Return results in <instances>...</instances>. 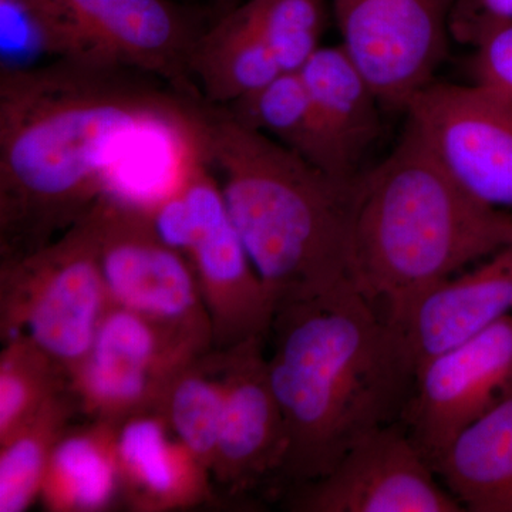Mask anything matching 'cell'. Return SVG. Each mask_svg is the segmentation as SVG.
<instances>
[{"label": "cell", "instance_id": "6da1fadb", "mask_svg": "<svg viewBox=\"0 0 512 512\" xmlns=\"http://www.w3.org/2000/svg\"><path fill=\"white\" fill-rule=\"evenodd\" d=\"M130 72L63 59L0 69V261L83 220L110 191L121 140L147 127L191 133L198 111Z\"/></svg>", "mask_w": 512, "mask_h": 512}, {"label": "cell", "instance_id": "30bf717a", "mask_svg": "<svg viewBox=\"0 0 512 512\" xmlns=\"http://www.w3.org/2000/svg\"><path fill=\"white\" fill-rule=\"evenodd\" d=\"M407 124L471 197L512 208V103L483 84L433 82L414 97Z\"/></svg>", "mask_w": 512, "mask_h": 512}, {"label": "cell", "instance_id": "7402d4cb", "mask_svg": "<svg viewBox=\"0 0 512 512\" xmlns=\"http://www.w3.org/2000/svg\"><path fill=\"white\" fill-rule=\"evenodd\" d=\"M79 410L72 390H64L0 444V512H23L39 500L53 451Z\"/></svg>", "mask_w": 512, "mask_h": 512}, {"label": "cell", "instance_id": "e0dca14e", "mask_svg": "<svg viewBox=\"0 0 512 512\" xmlns=\"http://www.w3.org/2000/svg\"><path fill=\"white\" fill-rule=\"evenodd\" d=\"M311 97L332 174L355 180L380 130L379 97L340 45L322 46L299 70Z\"/></svg>", "mask_w": 512, "mask_h": 512}, {"label": "cell", "instance_id": "5bb4252c", "mask_svg": "<svg viewBox=\"0 0 512 512\" xmlns=\"http://www.w3.org/2000/svg\"><path fill=\"white\" fill-rule=\"evenodd\" d=\"M264 342L251 339L220 350L225 400L211 477L231 495L281 474L285 463L288 437L269 380Z\"/></svg>", "mask_w": 512, "mask_h": 512}, {"label": "cell", "instance_id": "7c38bea8", "mask_svg": "<svg viewBox=\"0 0 512 512\" xmlns=\"http://www.w3.org/2000/svg\"><path fill=\"white\" fill-rule=\"evenodd\" d=\"M512 383V313L416 370L402 419L434 468L458 434L503 397Z\"/></svg>", "mask_w": 512, "mask_h": 512}, {"label": "cell", "instance_id": "9a60e30c", "mask_svg": "<svg viewBox=\"0 0 512 512\" xmlns=\"http://www.w3.org/2000/svg\"><path fill=\"white\" fill-rule=\"evenodd\" d=\"M512 313V245L431 286L396 322L414 370Z\"/></svg>", "mask_w": 512, "mask_h": 512}, {"label": "cell", "instance_id": "4316f807", "mask_svg": "<svg viewBox=\"0 0 512 512\" xmlns=\"http://www.w3.org/2000/svg\"><path fill=\"white\" fill-rule=\"evenodd\" d=\"M508 23L512 0H451V33L470 45L484 30Z\"/></svg>", "mask_w": 512, "mask_h": 512}, {"label": "cell", "instance_id": "277c9868", "mask_svg": "<svg viewBox=\"0 0 512 512\" xmlns=\"http://www.w3.org/2000/svg\"><path fill=\"white\" fill-rule=\"evenodd\" d=\"M194 137L276 309L349 281L353 181L339 180L222 109Z\"/></svg>", "mask_w": 512, "mask_h": 512}, {"label": "cell", "instance_id": "44dd1931", "mask_svg": "<svg viewBox=\"0 0 512 512\" xmlns=\"http://www.w3.org/2000/svg\"><path fill=\"white\" fill-rule=\"evenodd\" d=\"M225 383L220 350L181 367L165 386L156 413L211 473L220 436Z\"/></svg>", "mask_w": 512, "mask_h": 512}, {"label": "cell", "instance_id": "3957f363", "mask_svg": "<svg viewBox=\"0 0 512 512\" xmlns=\"http://www.w3.org/2000/svg\"><path fill=\"white\" fill-rule=\"evenodd\" d=\"M512 245V215L471 197L407 124L353 181L348 279L390 323L431 286Z\"/></svg>", "mask_w": 512, "mask_h": 512}, {"label": "cell", "instance_id": "52a82bcc", "mask_svg": "<svg viewBox=\"0 0 512 512\" xmlns=\"http://www.w3.org/2000/svg\"><path fill=\"white\" fill-rule=\"evenodd\" d=\"M175 178L188 202L184 254L194 269L211 320L214 349L266 339L276 312L229 217L217 175L202 156L194 131L177 140Z\"/></svg>", "mask_w": 512, "mask_h": 512}, {"label": "cell", "instance_id": "83f0119b", "mask_svg": "<svg viewBox=\"0 0 512 512\" xmlns=\"http://www.w3.org/2000/svg\"><path fill=\"white\" fill-rule=\"evenodd\" d=\"M239 0H217L218 6L222 9V12H228L232 8L238 5Z\"/></svg>", "mask_w": 512, "mask_h": 512}, {"label": "cell", "instance_id": "603a6c76", "mask_svg": "<svg viewBox=\"0 0 512 512\" xmlns=\"http://www.w3.org/2000/svg\"><path fill=\"white\" fill-rule=\"evenodd\" d=\"M222 110L335 177L301 73L279 74L258 92Z\"/></svg>", "mask_w": 512, "mask_h": 512}, {"label": "cell", "instance_id": "ffe728a7", "mask_svg": "<svg viewBox=\"0 0 512 512\" xmlns=\"http://www.w3.org/2000/svg\"><path fill=\"white\" fill-rule=\"evenodd\" d=\"M117 427L92 420L57 443L39 500L50 512H101L121 498Z\"/></svg>", "mask_w": 512, "mask_h": 512}, {"label": "cell", "instance_id": "2e32d148", "mask_svg": "<svg viewBox=\"0 0 512 512\" xmlns=\"http://www.w3.org/2000/svg\"><path fill=\"white\" fill-rule=\"evenodd\" d=\"M121 498L138 512L190 510L212 497L210 470L156 412L117 427Z\"/></svg>", "mask_w": 512, "mask_h": 512}, {"label": "cell", "instance_id": "484cf974", "mask_svg": "<svg viewBox=\"0 0 512 512\" xmlns=\"http://www.w3.org/2000/svg\"><path fill=\"white\" fill-rule=\"evenodd\" d=\"M474 47V83L483 84L512 103V23L484 30Z\"/></svg>", "mask_w": 512, "mask_h": 512}, {"label": "cell", "instance_id": "8fae6325", "mask_svg": "<svg viewBox=\"0 0 512 512\" xmlns=\"http://www.w3.org/2000/svg\"><path fill=\"white\" fill-rule=\"evenodd\" d=\"M436 471L397 423L373 431L325 476L296 485L298 512H461Z\"/></svg>", "mask_w": 512, "mask_h": 512}, {"label": "cell", "instance_id": "8992f818", "mask_svg": "<svg viewBox=\"0 0 512 512\" xmlns=\"http://www.w3.org/2000/svg\"><path fill=\"white\" fill-rule=\"evenodd\" d=\"M43 52L57 59L160 77L184 96L197 93L192 47L202 30L170 0H22Z\"/></svg>", "mask_w": 512, "mask_h": 512}, {"label": "cell", "instance_id": "5b68a950", "mask_svg": "<svg viewBox=\"0 0 512 512\" xmlns=\"http://www.w3.org/2000/svg\"><path fill=\"white\" fill-rule=\"evenodd\" d=\"M89 214L55 241L0 261V339H26L70 377L110 306Z\"/></svg>", "mask_w": 512, "mask_h": 512}, {"label": "cell", "instance_id": "ba28073f", "mask_svg": "<svg viewBox=\"0 0 512 512\" xmlns=\"http://www.w3.org/2000/svg\"><path fill=\"white\" fill-rule=\"evenodd\" d=\"M110 302L214 348L210 316L184 252L165 242L147 202L107 191L89 212Z\"/></svg>", "mask_w": 512, "mask_h": 512}, {"label": "cell", "instance_id": "7a4b0ae2", "mask_svg": "<svg viewBox=\"0 0 512 512\" xmlns=\"http://www.w3.org/2000/svg\"><path fill=\"white\" fill-rule=\"evenodd\" d=\"M269 336V380L288 437L281 474L292 484L325 476L403 416L416 370L399 330L349 281L279 306Z\"/></svg>", "mask_w": 512, "mask_h": 512}, {"label": "cell", "instance_id": "d4e9b609", "mask_svg": "<svg viewBox=\"0 0 512 512\" xmlns=\"http://www.w3.org/2000/svg\"><path fill=\"white\" fill-rule=\"evenodd\" d=\"M284 72H299L322 47L330 0H247L238 3Z\"/></svg>", "mask_w": 512, "mask_h": 512}, {"label": "cell", "instance_id": "ac0fdd59", "mask_svg": "<svg viewBox=\"0 0 512 512\" xmlns=\"http://www.w3.org/2000/svg\"><path fill=\"white\" fill-rule=\"evenodd\" d=\"M434 471L464 511L512 512V383L448 444Z\"/></svg>", "mask_w": 512, "mask_h": 512}, {"label": "cell", "instance_id": "9c48e42d", "mask_svg": "<svg viewBox=\"0 0 512 512\" xmlns=\"http://www.w3.org/2000/svg\"><path fill=\"white\" fill-rule=\"evenodd\" d=\"M353 63L386 109L407 110L446 57L451 0H330Z\"/></svg>", "mask_w": 512, "mask_h": 512}, {"label": "cell", "instance_id": "4fadbf2b", "mask_svg": "<svg viewBox=\"0 0 512 512\" xmlns=\"http://www.w3.org/2000/svg\"><path fill=\"white\" fill-rule=\"evenodd\" d=\"M211 350L183 330L110 303L77 375L100 406L119 413L144 412L157 406L181 367Z\"/></svg>", "mask_w": 512, "mask_h": 512}, {"label": "cell", "instance_id": "cb8c5ba5", "mask_svg": "<svg viewBox=\"0 0 512 512\" xmlns=\"http://www.w3.org/2000/svg\"><path fill=\"white\" fill-rule=\"evenodd\" d=\"M67 389H70L67 373L32 342L15 339L2 343L0 444Z\"/></svg>", "mask_w": 512, "mask_h": 512}, {"label": "cell", "instance_id": "d6986e66", "mask_svg": "<svg viewBox=\"0 0 512 512\" xmlns=\"http://www.w3.org/2000/svg\"><path fill=\"white\" fill-rule=\"evenodd\" d=\"M190 73L208 103L228 107L258 92L284 70L241 6H235L202 30L192 47Z\"/></svg>", "mask_w": 512, "mask_h": 512}]
</instances>
